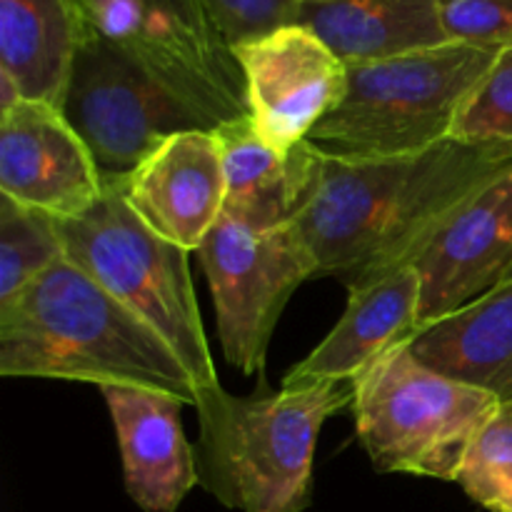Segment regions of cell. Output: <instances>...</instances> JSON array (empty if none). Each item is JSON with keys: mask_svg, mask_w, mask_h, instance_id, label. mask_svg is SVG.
Segmentation results:
<instances>
[{"mask_svg": "<svg viewBox=\"0 0 512 512\" xmlns=\"http://www.w3.org/2000/svg\"><path fill=\"white\" fill-rule=\"evenodd\" d=\"M512 168V150L448 138L403 158L325 155L308 208L295 220L318 278L348 290L413 265L440 225Z\"/></svg>", "mask_w": 512, "mask_h": 512, "instance_id": "obj_1", "label": "cell"}, {"mask_svg": "<svg viewBox=\"0 0 512 512\" xmlns=\"http://www.w3.org/2000/svg\"><path fill=\"white\" fill-rule=\"evenodd\" d=\"M0 375L138 385L198 403V385L168 340L70 258L0 303Z\"/></svg>", "mask_w": 512, "mask_h": 512, "instance_id": "obj_2", "label": "cell"}, {"mask_svg": "<svg viewBox=\"0 0 512 512\" xmlns=\"http://www.w3.org/2000/svg\"><path fill=\"white\" fill-rule=\"evenodd\" d=\"M353 405V383H303L273 393L263 378L250 398L220 385L198 393L200 485L240 512H303L313 493L318 435Z\"/></svg>", "mask_w": 512, "mask_h": 512, "instance_id": "obj_3", "label": "cell"}, {"mask_svg": "<svg viewBox=\"0 0 512 512\" xmlns=\"http://www.w3.org/2000/svg\"><path fill=\"white\" fill-rule=\"evenodd\" d=\"M500 53L443 43L395 58L348 65L345 95L310 133L330 158L380 160L445 143Z\"/></svg>", "mask_w": 512, "mask_h": 512, "instance_id": "obj_4", "label": "cell"}, {"mask_svg": "<svg viewBox=\"0 0 512 512\" xmlns=\"http://www.w3.org/2000/svg\"><path fill=\"white\" fill-rule=\"evenodd\" d=\"M103 180V195L93 208L78 218L58 220L65 258L168 340L193 375L198 393L220 388L190 278L188 250L143 223L125 198L123 178Z\"/></svg>", "mask_w": 512, "mask_h": 512, "instance_id": "obj_5", "label": "cell"}, {"mask_svg": "<svg viewBox=\"0 0 512 512\" xmlns=\"http://www.w3.org/2000/svg\"><path fill=\"white\" fill-rule=\"evenodd\" d=\"M350 408L360 445L378 473L455 483L500 400L430 370L403 340L353 380Z\"/></svg>", "mask_w": 512, "mask_h": 512, "instance_id": "obj_6", "label": "cell"}, {"mask_svg": "<svg viewBox=\"0 0 512 512\" xmlns=\"http://www.w3.org/2000/svg\"><path fill=\"white\" fill-rule=\"evenodd\" d=\"M198 255L225 360L243 375L265 378L270 338L290 295L318 278L308 243L295 223L260 230L223 215Z\"/></svg>", "mask_w": 512, "mask_h": 512, "instance_id": "obj_7", "label": "cell"}, {"mask_svg": "<svg viewBox=\"0 0 512 512\" xmlns=\"http://www.w3.org/2000/svg\"><path fill=\"white\" fill-rule=\"evenodd\" d=\"M63 113L103 178H128L170 135L203 128L168 90L93 30L75 60Z\"/></svg>", "mask_w": 512, "mask_h": 512, "instance_id": "obj_8", "label": "cell"}, {"mask_svg": "<svg viewBox=\"0 0 512 512\" xmlns=\"http://www.w3.org/2000/svg\"><path fill=\"white\" fill-rule=\"evenodd\" d=\"M93 33L123 50L205 130L248 115L230 48H218L145 0H80Z\"/></svg>", "mask_w": 512, "mask_h": 512, "instance_id": "obj_9", "label": "cell"}, {"mask_svg": "<svg viewBox=\"0 0 512 512\" xmlns=\"http://www.w3.org/2000/svg\"><path fill=\"white\" fill-rule=\"evenodd\" d=\"M233 55L250 120L278 150L305 143L345 95L348 65L300 23L245 40Z\"/></svg>", "mask_w": 512, "mask_h": 512, "instance_id": "obj_10", "label": "cell"}, {"mask_svg": "<svg viewBox=\"0 0 512 512\" xmlns=\"http://www.w3.org/2000/svg\"><path fill=\"white\" fill-rule=\"evenodd\" d=\"M103 188L93 153L63 110L23 98L0 110V193L70 220L93 208Z\"/></svg>", "mask_w": 512, "mask_h": 512, "instance_id": "obj_11", "label": "cell"}, {"mask_svg": "<svg viewBox=\"0 0 512 512\" xmlns=\"http://www.w3.org/2000/svg\"><path fill=\"white\" fill-rule=\"evenodd\" d=\"M418 330L505 283L512 270V168L460 205L413 260Z\"/></svg>", "mask_w": 512, "mask_h": 512, "instance_id": "obj_12", "label": "cell"}, {"mask_svg": "<svg viewBox=\"0 0 512 512\" xmlns=\"http://www.w3.org/2000/svg\"><path fill=\"white\" fill-rule=\"evenodd\" d=\"M123 190L150 230L183 250H200L225 210L223 148L215 130H183L153 150Z\"/></svg>", "mask_w": 512, "mask_h": 512, "instance_id": "obj_13", "label": "cell"}, {"mask_svg": "<svg viewBox=\"0 0 512 512\" xmlns=\"http://www.w3.org/2000/svg\"><path fill=\"white\" fill-rule=\"evenodd\" d=\"M123 460L125 490L143 512H175L200 483L183 430V400L138 385H103Z\"/></svg>", "mask_w": 512, "mask_h": 512, "instance_id": "obj_14", "label": "cell"}, {"mask_svg": "<svg viewBox=\"0 0 512 512\" xmlns=\"http://www.w3.org/2000/svg\"><path fill=\"white\" fill-rule=\"evenodd\" d=\"M215 135L228 180L223 215L260 230L295 223L313 200L325 155L310 140L293 150L273 148L250 115L223 123Z\"/></svg>", "mask_w": 512, "mask_h": 512, "instance_id": "obj_15", "label": "cell"}, {"mask_svg": "<svg viewBox=\"0 0 512 512\" xmlns=\"http://www.w3.org/2000/svg\"><path fill=\"white\" fill-rule=\"evenodd\" d=\"M88 35L80 0H0V110L20 98L63 110Z\"/></svg>", "mask_w": 512, "mask_h": 512, "instance_id": "obj_16", "label": "cell"}, {"mask_svg": "<svg viewBox=\"0 0 512 512\" xmlns=\"http://www.w3.org/2000/svg\"><path fill=\"white\" fill-rule=\"evenodd\" d=\"M348 308L318 348L293 365L283 388L303 383H353L385 350L410 340L420 318V275L415 265L348 290Z\"/></svg>", "mask_w": 512, "mask_h": 512, "instance_id": "obj_17", "label": "cell"}, {"mask_svg": "<svg viewBox=\"0 0 512 512\" xmlns=\"http://www.w3.org/2000/svg\"><path fill=\"white\" fill-rule=\"evenodd\" d=\"M408 348L435 373L508 403L512 400V280L415 330Z\"/></svg>", "mask_w": 512, "mask_h": 512, "instance_id": "obj_18", "label": "cell"}, {"mask_svg": "<svg viewBox=\"0 0 512 512\" xmlns=\"http://www.w3.org/2000/svg\"><path fill=\"white\" fill-rule=\"evenodd\" d=\"M298 23L345 65L450 43L440 0H300Z\"/></svg>", "mask_w": 512, "mask_h": 512, "instance_id": "obj_19", "label": "cell"}, {"mask_svg": "<svg viewBox=\"0 0 512 512\" xmlns=\"http://www.w3.org/2000/svg\"><path fill=\"white\" fill-rule=\"evenodd\" d=\"M65 258L58 218L0 193V303Z\"/></svg>", "mask_w": 512, "mask_h": 512, "instance_id": "obj_20", "label": "cell"}, {"mask_svg": "<svg viewBox=\"0 0 512 512\" xmlns=\"http://www.w3.org/2000/svg\"><path fill=\"white\" fill-rule=\"evenodd\" d=\"M455 483L490 512H512V400L500 403L470 445Z\"/></svg>", "mask_w": 512, "mask_h": 512, "instance_id": "obj_21", "label": "cell"}, {"mask_svg": "<svg viewBox=\"0 0 512 512\" xmlns=\"http://www.w3.org/2000/svg\"><path fill=\"white\" fill-rule=\"evenodd\" d=\"M450 138L512 150V48L498 55L488 75L465 100Z\"/></svg>", "mask_w": 512, "mask_h": 512, "instance_id": "obj_22", "label": "cell"}, {"mask_svg": "<svg viewBox=\"0 0 512 512\" xmlns=\"http://www.w3.org/2000/svg\"><path fill=\"white\" fill-rule=\"evenodd\" d=\"M440 20L450 43L512 48V0H440Z\"/></svg>", "mask_w": 512, "mask_h": 512, "instance_id": "obj_23", "label": "cell"}, {"mask_svg": "<svg viewBox=\"0 0 512 512\" xmlns=\"http://www.w3.org/2000/svg\"><path fill=\"white\" fill-rule=\"evenodd\" d=\"M230 50L258 35L298 23L300 0H203Z\"/></svg>", "mask_w": 512, "mask_h": 512, "instance_id": "obj_24", "label": "cell"}, {"mask_svg": "<svg viewBox=\"0 0 512 512\" xmlns=\"http://www.w3.org/2000/svg\"><path fill=\"white\" fill-rule=\"evenodd\" d=\"M150 8L160 10V13L170 15L173 20H178L180 25H185L188 30H193L195 35H200L208 43L218 45V48H230L223 40V35L218 33L215 23L210 20L208 8H205L203 0H145Z\"/></svg>", "mask_w": 512, "mask_h": 512, "instance_id": "obj_25", "label": "cell"}, {"mask_svg": "<svg viewBox=\"0 0 512 512\" xmlns=\"http://www.w3.org/2000/svg\"><path fill=\"white\" fill-rule=\"evenodd\" d=\"M505 280H512V270H510V273H508V278H505Z\"/></svg>", "mask_w": 512, "mask_h": 512, "instance_id": "obj_26", "label": "cell"}]
</instances>
